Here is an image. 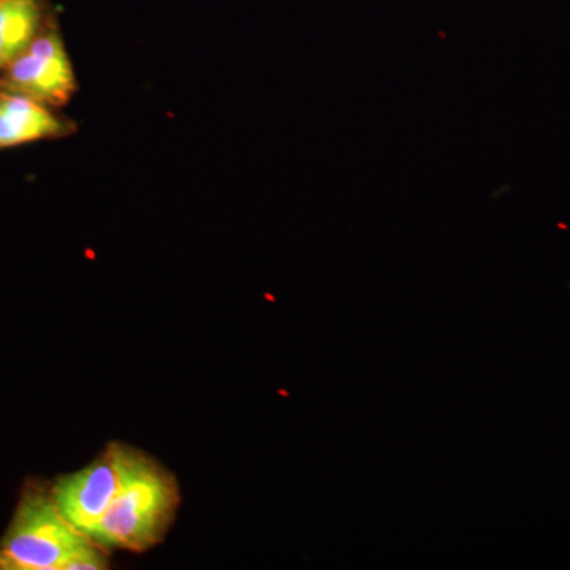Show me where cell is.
<instances>
[{
    "instance_id": "6",
    "label": "cell",
    "mask_w": 570,
    "mask_h": 570,
    "mask_svg": "<svg viewBox=\"0 0 570 570\" xmlns=\"http://www.w3.org/2000/svg\"><path fill=\"white\" fill-rule=\"evenodd\" d=\"M41 0H0V70L6 69L40 33Z\"/></svg>"
},
{
    "instance_id": "4",
    "label": "cell",
    "mask_w": 570,
    "mask_h": 570,
    "mask_svg": "<svg viewBox=\"0 0 570 570\" xmlns=\"http://www.w3.org/2000/svg\"><path fill=\"white\" fill-rule=\"evenodd\" d=\"M75 91L73 67L56 29L40 32L0 77V92L18 94L45 107L66 105Z\"/></svg>"
},
{
    "instance_id": "1",
    "label": "cell",
    "mask_w": 570,
    "mask_h": 570,
    "mask_svg": "<svg viewBox=\"0 0 570 570\" xmlns=\"http://www.w3.org/2000/svg\"><path fill=\"white\" fill-rule=\"evenodd\" d=\"M178 505L175 475L140 450L127 448L121 489L89 539L104 549H153L174 524Z\"/></svg>"
},
{
    "instance_id": "5",
    "label": "cell",
    "mask_w": 570,
    "mask_h": 570,
    "mask_svg": "<svg viewBox=\"0 0 570 570\" xmlns=\"http://www.w3.org/2000/svg\"><path fill=\"white\" fill-rule=\"evenodd\" d=\"M75 126L52 115L45 105L18 94L0 92V149L61 138Z\"/></svg>"
},
{
    "instance_id": "2",
    "label": "cell",
    "mask_w": 570,
    "mask_h": 570,
    "mask_svg": "<svg viewBox=\"0 0 570 570\" xmlns=\"http://www.w3.org/2000/svg\"><path fill=\"white\" fill-rule=\"evenodd\" d=\"M88 540L63 519L51 491H26L0 542V570H62Z\"/></svg>"
},
{
    "instance_id": "7",
    "label": "cell",
    "mask_w": 570,
    "mask_h": 570,
    "mask_svg": "<svg viewBox=\"0 0 570 570\" xmlns=\"http://www.w3.org/2000/svg\"><path fill=\"white\" fill-rule=\"evenodd\" d=\"M105 549L99 543L89 539L80 550L73 554L63 564L62 570H102L110 568Z\"/></svg>"
},
{
    "instance_id": "3",
    "label": "cell",
    "mask_w": 570,
    "mask_h": 570,
    "mask_svg": "<svg viewBox=\"0 0 570 570\" xmlns=\"http://www.w3.org/2000/svg\"><path fill=\"white\" fill-rule=\"evenodd\" d=\"M127 445H108L92 464L56 480L51 489L56 508L81 534L91 535L121 489Z\"/></svg>"
}]
</instances>
